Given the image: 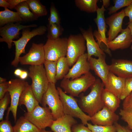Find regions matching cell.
<instances>
[{
	"label": "cell",
	"instance_id": "22",
	"mask_svg": "<svg viewBox=\"0 0 132 132\" xmlns=\"http://www.w3.org/2000/svg\"><path fill=\"white\" fill-rule=\"evenodd\" d=\"M39 103L33 94L31 86L28 84L21 94L19 105H24L27 109V112H29L39 105Z\"/></svg>",
	"mask_w": 132,
	"mask_h": 132
},
{
	"label": "cell",
	"instance_id": "17",
	"mask_svg": "<svg viewBox=\"0 0 132 132\" xmlns=\"http://www.w3.org/2000/svg\"><path fill=\"white\" fill-rule=\"evenodd\" d=\"M105 57V55L98 57L97 59L92 57L88 61L90 69L93 71L95 74L101 79L105 87L108 85L110 72L108 65L106 62Z\"/></svg>",
	"mask_w": 132,
	"mask_h": 132
},
{
	"label": "cell",
	"instance_id": "45",
	"mask_svg": "<svg viewBox=\"0 0 132 132\" xmlns=\"http://www.w3.org/2000/svg\"><path fill=\"white\" fill-rule=\"evenodd\" d=\"M7 2L10 5V9L14 8L20 3L26 0H7Z\"/></svg>",
	"mask_w": 132,
	"mask_h": 132
},
{
	"label": "cell",
	"instance_id": "7",
	"mask_svg": "<svg viewBox=\"0 0 132 132\" xmlns=\"http://www.w3.org/2000/svg\"><path fill=\"white\" fill-rule=\"evenodd\" d=\"M68 38H59L55 39H48L44 45L45 60L57 61L66 56Z\"/></svg>",
	"mask_w": 132,
	"mask_h": 132
},
{
	"label": "cell",
	"instance_id": "19",
	"mask_svg": "<svg viewBox=\"0 0 132 132\" xmlns=\"http://www.w3.org/2000/svg\"><path fill=\"white\" fill-rule=\"evenodd\" d=\"M90 69L87 54L85 53L78 58L64 78L73 80L89 72Z\"/></svg>",
	"mask_w": 132,
	"mask_h": 132
},
{
	"label": "cell",
	"instance_id": "14",
	"mask_svg": "<svg viewBox=\"0 0 132 132\" xmlns=\"http://www.w3.org/2000/svg\"><path fill=\"white\" fill-rule=\"evenodd\" d=\"M125 17L124 9H122L105 19L106 23L109 27L108 32V43L113 40L122 31L123 20Z\"/></svg>",
	"mask_w": 132,
	"mask_h": 132
},
{
	"label": "cell",
	"instance_id": "28",
	"mask_svg": "<svg viewBox=\"0 0 132 132\" xmlns=\"http://www.w3.org/2000/svg\"><path fill=\"white\" fill-rule=\"evenodd\" d=\"M98 0H76V6L82 11L89 13H93L99 8L97 4Z\"/></svg>",
	"mask_w": 132,
	"mask_h": 132
},
{
	"label": "cell",
	"instance_id": "21",
	"mask_svg": "<svg viewBox=\"0 0 132 132\" xmlns=\"http://www.w3.org/2000/svg\"><path fill=\"white\" fill-rule=\"evenodd\" d=\"M77 123L74 117L65 114L54 120L50 128L54 132H72V127Z\"/></svg>",
	"mask_w": 132,
	"mask_h": 132
},
{
	"label": "cell",
	"instance_id": "32",
	"mask_svg": "<svg viewBox=\"0 0 132 132\" xmlns=\"http://www.w3.org/2000/svg\"><path fill=\"white\" fill-rule=\"evenodd\" d=\"M47 30L48 39H55L59 38L64 30L60 24H53L48 25Z\"/></svg>",
	"mask_w": 132,
	"mask_h": 132
},
{
	"label": "cell",
	"instance_id": "38",
	"mask_svg": "<svg viewBox=\"0 0 132 132\" xmlns=\"http://www.w3.org/2000/svg\"><path fill=\"white\" fill-rule=\"evenodd\" d=\"M119 114L121 119L127 123L128 127L132 130V112H127L121 109Z\"/></svg>",
	"mask_w": 132,
	"mask_h": 132
},
{
	"label": "cell",
	"instance_id": "51",
	"mask_svg": "<svg viewBox=\"0 0 132 132\" xmlns=\"http://www.w3.org/2000/svg\"><path fill=\"white\" fill-rule=\"evenodd\" d=\"M6 79L2 78L1 77H0V83L4 82L6 81Z\"/></svg>",
	"mask_w": 132,
	"mask_h": 132
},
{
	"label": "cell",
	"instance_id": "52",
	"mask_svg": "<svg viewBox=\"0 0 132 132\" xmlns=\"http://www.w3.org/2000/svg\"><path fill=\"white\" fill-rule=\"evenodd\" d=\"M41 132H52L51 131H46L45 129H43L41 130Z\"/></svg>",
	"mask_w": 132,
	"mask_h": 132
},
{
	"label": "cell",
	"instance_id": "23",
	"mask_svg": "<svg viewBox=\"0 0 132 132\" xmlns=\"http://www.w3.org/2000/svg\"><path fill=\"white\" fill-rule=\"evenodd\" d=\"M125 79L109 72L108 84L105 89L112 93L120 98L124 88Z\"/></svg>",
	"mask_w": 132,
	"mask_h": 132
},
{
	"label": "cell",
	"instance_id": "12",
	"mask_svg": "<svg viewBox=\"0 0 132 132\" xmlns=\"http://www.w3.org/2000/svg\"><path fill=\"white\" fill-rule=\"evenodd\" d=\"M44 46L43 43H33L28 52L20 57L19 63L22 65L30 66L43 64L45 60Z\"/></svg>",
	"mask_w": 132,
	"mask_h": 132
},
{
	"label": "cell",
	"instance_id": "26",
	"mask_svg": "<svg viewBox=\"0 0 132 132\" xmlns=\"http://www.w3.org/2000/svg\"><path fill=\"white\" fill-rule=\"evenodd\" d=\"M23 21L17 12L12 11L7 8L0 11V26L14 22H19Z\"/></svg>",
	"mask_w": 132,
	"mask_h": 132
},
{
	"label": "cell",
	"instance_id": "10",
	"mask_svg": "<svg viewBox=\"0 0 132 132\" xmlns=\"http://www.w3.org/2000/svg\"><path fill=\"white\" fill-rule=\"evenodd\" d=\"M85 39L80 34L71 35L68 38L66 57L69 67L73 66L78 58L85 53Z\"/></svg>",
	"mask_w": 132,
	"mask_h": 132
},
{
	"label": "cell",
	"instance_id": "44",
	"mask_svg": "<svg viewBox=\"0 0 132 132\" xmlns=\"http://www.w3.org/2000/svg\"><path fill=\"white\" fill-rule=\"evenodd\" d=\"M125 16L129 18V22L132 21V3L124 9Z\"/></svg>",
	"mask_w": 132,
	"mask_h": 132
},
{
	"label": "cell",
	"instance_id": "3",
	"mask_svg": "<svg viewBox=\"0 0 132 132\" xmlns=\"http://www.w3.org/2000/svg\"><path fill=\"white\" fill-rule=\"evenodd\" d=\"M95 77L90 72L80 77L71 80L64 78L60 86L64 91L73 97H79L93 84L96 80Z\"/></svg>",
	"mask_w": 132,
	"mask_h": 132
},
{
	"label": "cell",
	"instance_id": "49",
	"mask_svg": "<svg viewBox=\"0 0 132 132\" xmlns=\"http://www.w3.org/2000/svg\"><path fill=\"white\" fill-rule=\"evenodd\" d=\"M102 5L105 8H107L109 6L110 4V0H102Z\"/></svg>",
	"mask_w": 132,
	"mask_h": 132
},
{
	"label": "cell",
	"instance_id": "1",
	"mask_svg": "<svg viewBox=\"0 0 132 132\" xmlns=\"http://www.w3.org/2000/svg\"><path fill=\"white\" fill-rule=\"evenodd\" d=\"M105 85L99 79H96L90 87L91 91L86 96L83 93L79 95L78 103L81 110L90 117L101 110L104 106L101 94Z\"/></svg>",
	"mask_w": 132,
	"mask_h": 132
},
{
	"label": "cell",
	"instance_id": "29",
	"mask_svg": "<svg viewBox=\"0 0 132 132\" xmlns=\"http://www.w3.org/2000/svg\"><path fill=\"white\" fill-rule=\"evenodd\" d=\"M26 1L32 12L37 18L46 15L47 11L45 6L38 0H26Z\"/></svg>",
	"mask_w": 132,
	"mask_h": 132
},
{
	"label": "cell",
	"instance_id": "31",
	"mask_svg": "<svg viewBox=\"0 0 132 132\" xmlns=\"http://www.w3.org/2000/svg\"><path fill=\"white\" fill-rule=\"evenodd\" d=\"M57 61L45 60L44 63L46 75L49 82L55 84L57 81Z\"/></svg>",
	"mask_w": 132,
	"mask_h": 132
},
{
	"label": "cell",
	"instance_id": "41",
	"mask_svg": "<svg viewBox=\"0 0 132 132\" xmlns=\"http://www.w3.org/2000/svg\"><path fill=\"white\" fill-rule=\"evenodd\" d=\"M71 130L72 132H92L82 123L74 125L72 127Z\"/></svg>",
	"mask_w": 132,
	"mask_h": 132
},
{
	"label": "cell",
	"instance_id": "35",
	"mask_svg": "<svg viewBox=\"0 0 132 132\" xmlns=\"http://www.w3.org/2000/svg\"><path fill=\"white\" fill-rule=\"evenodd\" d=\"M50 11V15L48 18V25L60 24V17L57 10L54 5L52 4L51 5Z\"/></svg>",
	"mask_w": 132,
	"mask_h": 132
},
{
	"label": "cell",
	"instance_id": "46",
	"mask_svg": "<svg viewBox=\"0 0 132 132\" xmlns=\"http://www.w3.org/2000/svg\"><path fill=\"white\" fill-rule=\"evenodd\" d=\"M0 6L5 8H10V5L7 0H0Z\"/></svg>",
	"mask_w": 132,
	"mask_h": 132
},
{
	"label": "cell",
	"instance_id": "48",
	"mask_svg": "<svg viewBox=\"0 0 132 132\" xmlns=\"http://www.w3.org/2000/svg\"><path fill=\"white\" fill-rule=\"evenodd\" d=\"M22 70L21 69L17 68L15 70L14 74L16 76L19 77L21 74Z\"/></svg>",
	"mask_w": 132,
	"mask_h": 132
},
{
	"label": "cell",
	"instance_id": "50",
	"mask_svg": "<svg viewBox=\"0 0 132 132\" xmlns=\"http://www.w3.org/2000/svg\"><path fill=\"white\" fill-rule=\"evenodd\" d=\"M128 26L127 27L129 29L131 34L132 38V21L129 22L128 23ZM131 50H132V43L131 46Z\"/></svg>",
	"mask_w": 132,
	"mask_h": 132
},
{
	"label": "cell",
	"instance_id": "24",
	"mask_svg": "<svg viewBox=\"0 0 132 132\" xmlns=\"http://www.w3.org/2000/svg\"><path fill=\"white\" fill-rule=\"evenodd\" d=\"M101 99L104 106L113 112H115L120 107V98L105 88L102 92Z\"/></svg>",
	"mask_w": 132,
	"mask_h": 132
},
{
	"label": "cell",
	"instance_id": "20",
	"mask_svg": "<svg viewBox=\"0 0 132 132\" xmlns=\"http://www.w3.org/2000/svg\"><path fill=\"white\" fill-rule=\"evenodd\" d=\"M132 43L130 31L127 27L123 29L120 34L108 43V48L112 51L124 49L129 47Z\"/></svg>",
	"mask_w": 132,
	"mask_h": 132
},
{
	"label": "cell",
	"instance_id": "6",
	"mask_svg": "<svg viewBox=\"0 0 132 132\" xmlns=\"http://www.w3.org/2000/svg\"><path fill=\"white\" fill-rule=\"evenodd\" d=\"M47 30L45 26H41L30 31L28 28L22 30V36L17 41H13L15 46V56L11 65L15 67L17 66L19 63V58L22 53L25 54V48L28 42L33 37L38 35H42Z\"/></svg>",
	"mask_w": 132,
	"mask_h": 132
},
{
	"label": "cell",
	"instance_id": "5",
	"mask_svg": "<svg viewBox=\"0 0 132 132\" xmlns=\"http://www.w3.org/2000/svg\"><path fill=\"white\" fill-rule=\"evenodd\" d=\"M55 84L49 82L48 89L43 96L41 103L43 107L48 106L54 120L65 115L63 105Z\"/></svg>",
	"mask_w": 132,
	"mask_h": 132
},
{
	"label": "cell",
	"instance_id": "25",
	"mask_svg": "<svg viewBox=\"0 0 132 132\" xmlns=\"http://www.w3.org/2000/svg\"><path fill=\"white\" fill-rule=\"evenodd\" d=\"M14 132H41V130L26 118L20 117L13 126Z\"/></svg>",
	"mask_w": 132,
	"mask_h": 132
},
{
	"label": "cell",
	"instance_id": "15",
	"mask_svg": "<svg viewBox=\"0 0 132 132\" xmlns=\"http://www.w3.org/2000/svg\"><path fill=\"white\" fill-rule=\"evenodd\" d=\"M119 119L118 115L104 106L91 117L90 121L93 125L108 126L112 125L114 123L117 122Z\"/></svg>",
	"mask_w": 132,
	"mask_h": 132
},
{
	"label": "cell",
	"instance_id": "42",
	"mask_svg": "<svg viewBox=\"0 0 132 132\" xmlns=\"http://www.w3.org/2000/svg\"><path fill=\"white\" fill-rule=\"evenodd\" d=\"M8 82L0 83V99H2L8 92Z\"/></svg>",
	"mask_w": 132,
	"mask_h": 132
},
{
	"label": "cell",
	"instance_id": "40",
	"mask_svg": "<svg viewBox=\"0 0 132 132\" xmlns=\"http://www.w3.org/2000/svg\"><path fill=\"white\" fill-rule=\"evenodd\" d=\"M123 109L129 112H132V91L124 100Z\"/></svg>",
	"mask_w": 132,
	"mask_h": 132
},
{
	"label": "cell",
	"instance_id": "39",
	"mask_svg": "<svg viewBox=\"0 0 132 132\" xmlns=\"http://www.w3.org/2000/svg\"><path fill=\"white\" fill-rule=\"evenodd\" d=\"M0 132H14L13 127L8 120H3L0 122Z\"/></svg>",
	"mask_w": 132,
	"mask_h": 132
},
{
	"label": "cell",
	"instance_id": "34",
	"mask_svg": "<svg viewBox=\"0 0 132 132\" xmlns=\"http://www.w3.org/2000/svg\"><path fill=\"white\" fill-rule=\"evenodd\" d=\"M114 5L108 9L109 14H114L121 8L128 7L132 3V0H114Z\"/></svg>",
	"mask_w": 132,
	"mask_h": 132
},
{
	"label": "cell",
	"instance_id": "47",
	"mask_svg": "<svg viewBox=\"0 0 132 132\" xmlns=\"http://www.w3.org/2000/svg\"><path fill=\"white\" fill-rule=\"evenodd\" d=\"M28 76V73L25 70H22L21 74L19 77L20 79L24 80L26 79Z\"/></svg>",
	"mask_w": 132,
	"mask_h": 132
},
{
	"label": "cell",
	"instance_id": "8",
	"mask_svg": "<svg viewBox=\"0 0 132 132\" xmlns=\"http://www.w3.org/2000/svg\"><path fill=\"white\" fill-rule=\"evenodd\" d=\"M24 116L40 130L50 127L54 120L48 107H42L39 105L31 112H26Z\"/></svg>",
	"mask_w": 132,
	"mask_h": 132
},
{
	"label": "cell",
	"instance_id": "4",
	"mask_svg": "<svg viewBox=\"0 0 132 132\" xmlns=\"http://www.w3.org/2000/svg\"><path fill=\"white\" fill-rule=\"evenodd\" d=\"M60 98L62 102L65 114L80 119L83 124L87 125L90 121L91 117L86 114L81 109L78 103V100L74 97L68 95L61 87H57Z\"/></svg>",
	"mask_w": 132,
	"mask_h": 132
},
{
	"label": "cell",
	"instance_id": "13",
	"mask_svg": "<svg viewBox=\"0 0 132 132\" xmlns=\"http://www.w3.org/2000/svg\"><path fill=\"white\" fill-rule=\"evenodd\" d=\"M106 11L104 6L99 8L97 10L96 17L94 19L96 24L98 30H95L93 33V35L97 41V43L101 48V46L104 45L107 50L110 51L108 47V38L106 37V33L107 31V26L104 17V12Z\"/></svg>",
	"mask_w": 132,
	"mask_h": 132
},
{
	"label": "cell",
	"instance_id": "11",
	"mask_svg": "<svg viewBox=\"0 0 132 132\" xmlns=\"http://www.w3.org/2000/svg\"><path fill=\"white\" fill-rule=\"evenodd\" d=\"M36 24L23 25L20 23H10L6 24L0 29V42H5L7 44L9 49L11 48L13 40L19 37L20 31L26 28L36 27Z\"/></svg>",
	"mask_w": 132,
	"mask_h": 132
},
{
	"label": "cell",
	"instance_id": "37",
	"mask_svg": "<svg viewBox=\"0 0 132 132\" xmlns=\"http://www.w3.org/2000/svg\"><path fill=\"white\" fill-rule=\"evenodd\" d=\"M132 91V77L125 79L123 89L120 99L124 100Z\"/></svg>",
	"mask_w": 132,
	"mask_h": 132
},
{
	"label": "cell",
	"instance_id": "30",
	"mask_svg": "<svg viewBox=\"0 0 132 132\" xmlns=\"http://www.w3.org/2000/svg\"><path fill=\"white\" fill-rule=\"evenodd\" d=\"M69 67L66 57H62L57 61L56 77L57 81L64 78L69 71Z\"/></svg>",
	"mask_w": 132,
	"mask_h": 132
},
{
	"label": "cell",
	"instance_id": "16",
	"mask_svg": "<svg viewBox=\"0 0 132 132\" xmlns=\"http://www.w3.org/2000/svg\"><path fill=\"white\" fill-rule=\"evenodd\" d=\"M110 72L125 79L132 77V61L123 59H114L108 65Z\"/></svg>",
	"mask_w": 132,
	"mask_h": 132
},
{
	"label": "cell",
	"instance_id": "33",
	"mask_svg": "<svg viewBox=\"0 0 132 132\" xmlns=\"http://www.w3.org/2000/svg\"><path fill=\"white\" fill-rule=\"evenodd\" d=\"M88 127L92 132H117L116 128L114 125L108 126L92 125L88 123Z\"/></svg>",
	"mask_w": 132,
	"mask_h": 132
},
{
	"label": "cell",
	"instance_id": "27",
	"mask_svg": "<svg viewBox=\"0 0 132 132\" xmlns=\"http://www.w3.org/2000/svg\"><path fill=\"white\" fill-rule=\"evenodd\" d=\"M26 0L20 3L14 9L16 10L23 21H31L36 20L37 18L30 10Z\"/></svg>",
	"mask_w": 132,
	"mask_h": 132
},
{
	"label": "cell",
	"instance_id": "9",
	"mask_svg": "<svg viewBox=\"0 0 132 132\" xmlns=\"http://www.w3.org/2000/svg\"><path fill=\"white\" fill-rule=\"evenodd\" d=\"M28 83L20 79H12L8 81V92L11 98L10 105L7 111L6 119L8 120L9 113L11 111L15 122L16 121L17 108L21 94Z\"/></svg>",
	"mask_w": 132,
	"mask_h": 132
},
{
	"label": "cell",
	"instance_id": "36",
	"mask_svg": "<svg viewBox=\"0 0 132 132\" xmlns=\"http://www.w3.org/2000/svg\"><path fill=\"white\" fill-rule=\"evenodd\" d=\"M10 96L8 92L5 94L4 97L0 99V120H3L4 114L9 104L11 103Z\"/></svg>",
	"mask_w": 132,
	"mask_h": 132
},
{
	"label": "cell",
	"instance_id": "2",
	"mask_svg": "<svg viewBox=\"0 0 132 132\" xmlns=\"http://www.w3.org/2000/svg\"><path fill=\"white\" fill-rule=\"evenodd\" d=\"M28 76L31 79V86L33 94L39 103H41L43 96L47 91L49 82L43 64L30 66Z\"/></svg>",
	"mask_w": 132,
	"mask_h": 132
},
{
	"label": "cell",
	"instance_id": "43",
	"mask_svg": "<svg viewBox=\"0 0 132 132\" xmlns=\"http://www.w3.org/2000/svg\"><path fill=\"white\" fill-rule=\"evenodd\" d=\"M114 124L116 128L117 132H132L128 127L122 126L117 122L114 123Z\"/></svg>",
	"mask_w": 132,
	"mask_h": 132
},
{
	"label": "cell",
	"instance_id": "18",
	"mask_svg": "<svg viewBox=\"0 0 132 132\" xmlns=\"http://www.w3.org/2000/svg\"><path fill=\"white\" fill-rule=\"evenodd\" d=\"M80 29L86 42L88 61L92 56L99 57L105 55L94 38L91 27L90 26L87 30Z\"/></svg>",
	"mask_w": 132,
	"mask_h": 132
}]
</instances>
